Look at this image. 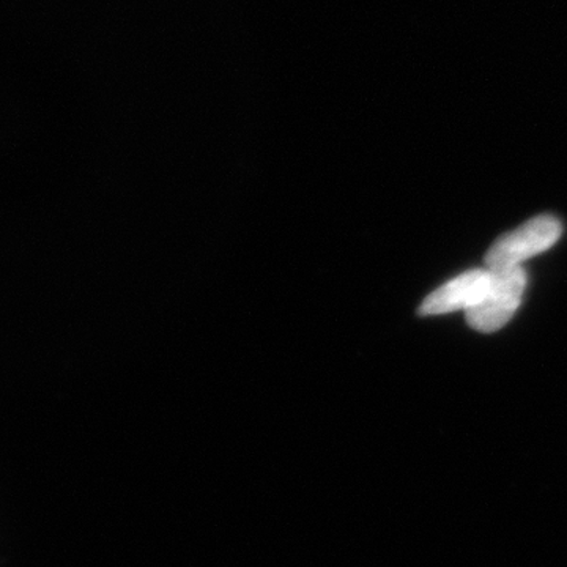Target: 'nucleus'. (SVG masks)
Returning a JSON list of instances; mask_svg holds the SVG:
<instances>
[{
	"mask_svg": "<svg viewBox=\"0 0 567 567\" xmlns=\"http://www.w3.org/2000/svg\"><path fill=\"white\" fill-rule=\"evenodd\" d=\"M561 234L563 224L557 216H536L513 233L499 237L488 249L484 264L492 274L514 270L522 267L525 260L550 249L557 244Z\"/></svg>",
	"mask_w": 567,
	"mask_h": 567,
	"instance_id": "1",
	"label": "nucleus"
},
{
	"mask_svg": "<svg viewBox=\"0 0 567 567\" xmlns=\"http://www.w3.org/2000/svg\"><path fill=\"white\" fill-rule=\"evenodd\" d=\"M492 275L494 284L486 300L466 311V322L480 333H495L505 327L516 315L527 287V274L522 267Z\"/></svg>",
	"mask_w": 567,
	"mask_h": 567,
	"instance_id": "2",
	"label": "nucleus"
},
{
	"mask_svg": "<svg viewBox=\"0 0 567 567\" xmlns=\"http://www.w3.org/2000/svg\"><path fill=\"white\" fill-rule=\"evenodd\" d=\"M494 284V275L488 270H472L451 279L424 298L417 315L421 317L450 315V312L470 311L486 300Z\"/></svg>",
	"mask_w": 567,
	"mask_h": 567,
	"instance_id": "3",
	"label": "nucleus"
}]
</instances>
